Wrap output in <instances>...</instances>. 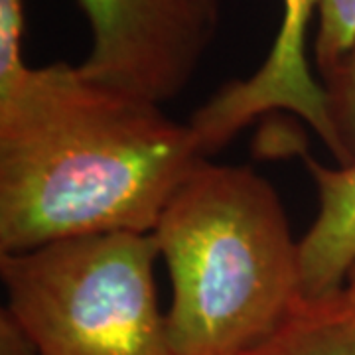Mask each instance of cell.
<instances>
[{"instance_id":"1","label":"cell","mask_w":355,"mask_h":355,"mask_svg":"<svg viewBox=\"0 0 355 355\" xmlns=\"http://www.w3.org/2000/svg\"><path fill=\"white\" fill-rule=\"evenodd\" d=\"M203 158L190 123L91 81L77 65L0 73V253L153 233Z\"/></svg>"},{"instance_id":"2","label":"cell","mask_w":355,"mask_h":355,"mask_svg":"<svg viewBox=\"0 0 355 355\" xmlns=\"http://www.w3.org/2000/svg\"><path fill=\"white\" fill-rule=\"evenodd\" d=\"M172 280L176 355H245L304 298L300 241L272 184L203 158L153 231Z\"/></svg>"},{"instance_id":"3","label":"cell","mask_w":355,"mask_h":355,"mask_svg":"<svg viewBox=\"0 0 355 355\" xmlns=\"http://www.w3.org/2000/svg\"><path fill=\"white\" fill-rule=\"evenodd\" d=\"M153 233L111 231L0 253L6 312L38 355H176Z\"/></svg>"},{"instance_id":"4","label":"cell","mask_w":355,"mask_h":355,"mask_svg":"<svg viewBox=\"0 0 355 355\" xmlns=\"http://www.w3.org/2000/svg\"><path fill=\"white\" fill-rule=\"evenodd\" d=\"M91 26L83 76L162 105L188 87L219 28L221 0H77Z\"/></svg>"},{"instance_id":"5","label":"cell","mask_w":355,"mask_h":355,"mask_svg":"<svg viewBox=\"0 0 355 355\" xmlns=\"http://www.w3.org/2000/svg\"><path fill=\"white\" fill-rule=\"evenodd\" d=\"M284 14L277 40L253 76L231 81L198 109L190 127L205 156L223 148L257 116L284 109L308 123L340 166L349 164L334 123L328 91L310 73L306 30L318 0H282Z\"/></svg>"},{"instance_id":"6","label":"cell","mask_w":355,"mask_h":355,"mask_svg":"<svg viewBox=\"0 0 355 355\" xmlns=\"http://www.w3.org/2000/svg\"><path fill=\"white\" fill-rule=\"evenodd\" d=\"M318 190V214L300 239L304 298L342 291L355 265V162L328 168L300 150Z\"/></svg>"},{"instance_id":"7","label":"cell","mask_w":355,"mask_h":355,"mask_svg":"<svg viewBox=\"0 0 355 355\" xmlns=\"http://www.w3.org/2000/svg\"><path fill=\"white\" fill-rule=\"evenodd\" d=\"M245 355H355V302L345 288L302 298L279 330Z\"/></svg>"},{"instance_id":"8","label":"cell","mask_w":355,"mask_h":355,"mask_svg":"<svg viewBox=\"0 0 355 355\" xmlns=\"http://www.w3.org/2000/svg\"><path fill=\"white\" fill-rule=\"evenodd\" d=\"M314 55L324 81L328 83L355 51V0H318Z\"/></svg>"},{"instance_id":"9","label":"cell","mask_w":355,"mask_h":355,"mask_svg":"<svg viewBox=\"0 0 355 355\" xmlns=\"http://www.w3.org/2000/svg\"><path fill=\"white\" fill-rule=\"evenodd\" d=\"M331 116L347 153L349 164L355 162V51L342 69L326 83Z\"/></svg>"},{"instance_id":"10","label":"cell","mask_w":355,"mask_h":355,"mask_svg":"<svg viewBox=\"0 0 355 355\" xmlns=\"http://www.w3.org/2000/svg\"><path fill=\"white\" fill-rule=\"evenodd\" d=\"M0 355H38L34 343L6 310L0 314Z\"/></svg>"},{"instance_id":"11","label":"cell","mask_w":355,"mask_h":355,"mask_svg":"<svg viewBox=\"0 0 355 355\" xmlns=\"http://www.w3.org/2000/svg\"><path fill=\"white\" fill-rule=\"evenodd\" d=\"M345 292H347V296L352 298L355 302V265L352 266V270H349V275H347V280H345Z\"/></svg>"}]
</instances>
